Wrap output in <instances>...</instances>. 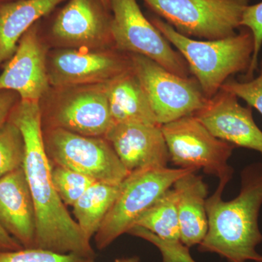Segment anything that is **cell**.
Wrapping results in <instances>:
<instances>
[{"label": "cell", "mask_w": 262, "mask_h": 262, "mask_svg": "<svg viewBox=\"0 0 262 262\" xmlns=\"http://www.w3.org/2000/svg\"><path fill=\"white\" fill-rule=\"evenodd\" d=\"M8 118L18 127L24 138L23 168L35 210V248L94 258L90 241L71 216L53 185L39 101L19 100Z\"/></svg>", "instance_id": "1"}, {"label": "cell", "mask_w": 262, "mask_h": 262, "mask_svg": "<svg viewBox=\"0 0 262 262\" xmlns=\"http://www.w3.org/2000/svg\"><path fill=\"white\" fill-rule=\"evenodd\" d=\"M227 183L207 198L208 229L199 245L201 252L215 253L229 262H262L256 247L262 243L258 215L262 206V163H252L241 172L238 195L224 201L222 193Z\"/></svg>", "instance_id": "2"}, {"label": "cell", "mask_w": 262, "mask_h": 262, "mask_svg": "<svg viewBox=\"0 0 262 262\" xmlns=\"http://www.w3.org/2000/svg\"><path fill=\"white\" fill-rule=\"evenodd\" d=\"M150 21L177 48L207 99L215 96L230 76L247 72L254 51L252 33L247 28L215 40H195L176 31L159 17Z\"/></svg>", "instance_id": "3"}, {"label": "cell", "mask_w": 262, "mask_h": 262, "mask_svg": "<svg viewBox=\"0 0 262 262\" xmlns=\"http://www.w3.org/2000/svg\"><path fill=\"white\" fill-rule=\"evenodd\" d=\"M108 84L51 87L39 101L42 128L104 138L113 124Z\"/></svg>", "instance_id": "4"}, {"label": "cell", "mask_w": 262, "mask_h": 262, "mask_svg": "<svg viewBox=\"0 0 262 262\" xmlns=\"http://www.w3.org/2000/svg\"><path fill=\"white\" fill-rule=\"evenodd\" d=\"M192 168H150L129 173L97 232L95 242L103 250L122 234L127 233L143 213Z\"/></svg>", "instance_id": "5"}, {"label": "cell", "mask_w": 262, "mask_h": 262, "mask_svg": "<svg viewBox=\"0 0 262 262\" xmlns=\"http://www.w3.org/2000/svg\"><path fill=\"white\" fill-rule=\"evenodd\" d=\"M143 1L180 34L206 40L237 34L244 10L250 5V0Z\"/></svg>", "instance_id": "6"}, {"label": "cell", "mask_w": 262, "mask_h": 262, "mask_svg": "<svg viewBox=\"0 0 262 262\" xmlns=\"http://www.w3.org/2000/svg\"><path fill=\"white\" fill-rule=\"evenodd\" d=\"M169 157L182 168L202 169L228 183L234 170L228 164L235 146L215 137L194 115L162 125Z\"/></svg>", "instance_id": "7"}, {"label": "cell", "mask_w": 262, "mask_h": 262, "mask_svg": "<svg viewBox=\"0 0 262 262\" xmlns=\"http://www.w3.org/2000/svg\"><path fill=\"white\" fill-rule=\"evenodd\" d=\"M43 139L53 165L112 184H120L129 174L105 138L80 135L61 128H46L43 129Z\"/></svg>", "instance_id": "8"}, {"label": "cell", "mask_w": 262, "mask_h": 262, "mask_svg": "<svg viewBox=\"0 0 262 262\" xmlns=\"http://www.w3.org/2000/svg\"><path fill=\"white\" fill-rule=\"evenodd\" d=\"M114 47L147 57L172 73L189 77V67L161 32L143 14L136 0H110Z\"/></svg>", "instance_id": "9"}, {"label": "cell", "mask_w": 262, "mask_h": 262, "mask_svg": "<svg viewBox=\"0 0 262 262\" xmlns=\"http://www.w3.org/2000/svg\"><path fill=\"white\" fill-rule=\"evenodd\" d=\"M128 54L160 125L194 115L206 104L208 99L195 79L172 73L147 57Z\"/></svg>", "instance_id": "10"}, {"label": "cell", "mask_w": 262, "mask_h": 262, "mask_svg": "<svg viewBox=\"0 0 262 262\" xmlns=\"http://www.w3.org/2000/svg\"><path fill=\"white\" fill-rule=\"evenodd\" d=\"M52 88L108 83L132 69L130 56L115 48L99 50L57 48L48 51Z\"/></svg>", "instance_id": "11"}, {"label": "cell", "mask_w": 262, "mask_h": 262, "mask_svg": "<svg viewBox=\"0 0 262 262\" xmlns=\"http://www.w3.org/2000/svg\"><path fill=\"white\" fill-rule=\"evenodd\" d=\"M110 13L99 0H68L51 26L52 40L58 48H115Z\"/></svg>", "instance_id": "12"}, {"label": "cell", "mask_w": 262, "mask_h": 262, "mask_svg": "<svg viewBox=\"0 0 262 262\" xmlns=\"http://www.w3.org/2000/svg\"><path fill=\"white\" fill-rule=\"evenodd\" d=\"M48 53L37 22L20 38L15 53L5 63L0 74V91H13L21 100L40 101L51 88Z\"/></svg>", "instance_id": "13"}, {"label": "cell", "mask_w": 262, "mask_h": 262, "mask_svg": "<svg viewBox=\"0 0 262 262\" xmlns=\"http://www.w3.org/2000/svg\"><path fill=\"white\" fill-rule=\"evenodd\" d=\"M238 98L221 89L194 115L215 137L262 155V131L255 123L251 107L239 104Z\"/></svg>", "instance_id": "14"}, {"label": "cell", "mask_w": 262, "mask_h": 262, "mask_svg": "<svg viewBox=\"0 0 262 262\" xmlns=\"http://www.w3.org/2000/svg\"><path fill=\"white\" fill-rule=\"evenodd\" d=\"M161 127L158 124H113L104 138L129 173L165 168L170 157Z\"/></svg>", "instance_id": "15"}, {"label": "cell", "mask_w": 262, "mask_h": 262, "mask_svg": "<svg viewBox=\"0 0 262 262\" xmlns=\"http://www.w3.org/2000/svg\"><path fill=\"white\" fill-rule=\"evenodd\" d=\"M0 225L24 248H35V210L23 167L0 179Z\"/></svg>", "instance_id": "16"}, {"label": "cell", "mask_w": 262, "mask_h": 262, "mask_svg": "<svg viewBox=\"0 0 262 262\" xmlns=\"http://www.w3.org/2000/svg\"><path fill=\"white\" fill-rule=\"evenodd\" d=\"M195 173L186 174L173 185L179 198L181 242L188 248L201 244L208 229L206 208L208 185Z\"/></svg>", "instance_id": "17"}, {"label": "cell", "mask_w": 262, "mask_h": 262, "mask_svg": "<svg viewBox=\"0 0 262 262\" xmlns=\"http://www.w3.org/2000/svg\"><path fill=\"white\" fill-rule=\"evenodd\" d=\"M65 1L16 0L0 5V67L13 56L24 34Z\"/></svg>", "instance_id": "18"}, {"label": "cell", "mask_w": 262, "mask_h": 262, "mask_svg": "<svg viewBox=\"0 0 262 262\" xmlns=\"http://www.w3.org/2000/svg\"><path fill=\"white\" fill-rule=\"evenodd\" d=\"M108 99L113 124L160 125L132 69L108 82Z\"/></svg>", "instance_id": "19"}, {"label": "cell", "mask_w": 262, "mask_h": 262, "mask_svg": "<svg viewBox=\"0 0 262 262\" xmlns=\"http://www.w3.org/2000/svg\"><path fill=\"white\" fill-rule=\"evenodd\" d=\"M122 183H93L73 205V213L86 238L91 241L116 201Z\"/></svg>", "instance_id": "20"}, {"label": "cell", "mask_w": 262, "mask_h": 262, "mask_svg": "<svg viewBox=\"0 0 262 262\" xmlns=\"http://www.w3.org/2000/svg\"><path fill=\"white\" fill-rule=\"evenodd\" d=\"M178 201L177 191L169 189L138 219L134 226L149 231L166 242H181Z\"/></svg>", "instance_id": "21"}, {"label": "cell", "mask_w": 262, "mask_h": 262, "mask_svg": "<svg viewBox=\"0 0 262 262\" xmlns=\"http://www.w3.org/2000/svg\"><path fill=\"white\" fill-rule=\"evenodd\" d=\"M24 153L21 132L8 118L0 125V179L23 167Z\"/></svg>", "instance_id": "22"}, {"label": "cell", "mask_w": 262, "mask_h": 262, "mask_svg": "<svg viewBox=\"0 0 262 262\" xmlns=\"http://www.w3.org/2000/svg\"><path fill=\"white\" fill-rule=\"evenodd\" d=\"M52 164V163H51ZM52 181L65 205L73 206L88 188L96 182L83 174L52 164Z\"/></svg>", "instance_id": "23"}, {"label": "cell", "mask_w": 262, "mask_h": 262, "mask_svg": "<svg viewBox=\"0 0 262 262\" xmlns=\"http://www.w3.org/2000/svg\"><path fill=\"white\" fill-rule=\"evenodd\" d=\"M0 262H95L94 258L77 253H62L39 248L0 251Z\"/></svg>", "instance_id": "24"}, {"label": "cell", "mask_w": 262, "mask_h": 262, "mask_svg": "<svg viewBox=\"0 0 262 262\" xmlns=\"http://www.w3.org/2000/svg\"><path fill=\"white\" fill-rule=\"evenodd\" d=\"M241 27L251 31L254 42L252 60L246 72V80H248L253 78L255 71L257 70L258 57L262 46V2L257 4L249 5L246 8L241 20Z\"/></svg>", "instance_id": "25"}, {"label": "cell", "mask_w": 262, "mask_h": 262, "mask_svg": "<svg viewBox=\"0 0 262 262\" xmlns=\"http://www.w3.org/2000/svg\"><path fill=\"white\" fill-rule=\"evenodd\" d=\"M235 94L251 108H256L262 115V62L259 75L256 78L244 82L228 80L222 89Z\"/></svg>", "instance_id": "26"}, {"label": "cell", "mask_w": 262, "mask_h": 262, "mask_svg": "<svg viewBox=\"0 0 262 262\" xmlns=\"http://www.w3.org/2000/svg\"><path fill=\"white\" fill-rule=\"evenodd\" d=\"M19 100L18 95L13 91H0V125L8 120Z\"/></svg>", "instance_id": "27"}, {"label": "cell", "mask_w": 262, "mask_h": 262, "mask_svg": "<svg viewBox=\"0 0 262 262\" xmlns=\"http://www.w3.org/2000/svg\"><path fill=\"white\" fill-rule=\"evenodd\" d=\"M22 248H24L23 246L0 225V249L3 251H11Z\"/></svg>", "instance_id": "28"}, {"label": "cell", "mask_w": 262, "mask_h": 262, "mask_svg": "<svg viewBox=\"0 0 262 262\" xmlns=\"http://www.w3.org/2000/svg\"><path fill=\"white\" fill-rule=\"evenodd\" d=\"M114 262H139V258L137 256H132V257L117 258Z\"/></svg>", "instance_id": "29"}, {"label": "cell", "mask_w": 262, "mask_h": 262, "mask_svg": "<svg viewBox=\"0 0 262 262\" xmlns=\"http://www.w3.org/2000/svg\"><path fill=\"white\" fill-rule=\"evenodd\" d=\"M99 1L102 3V5L105 7V8H106V10H108V11H110V0H99Z\"/></svg>", "instance_id": "30"}, {"label": "cell", "mask_w": 262, "mask_h": 262, "mask_svg": "<svg viewBox=\"0 0 262 262\" xmlns=\"http://www.w3.org/2000/svg\"><path fill=\"white\" fill-rule=\"evenodd\" d=\"M13 1H16V0H0V5Z\"/></svg>", "instance_id": "31"}]
</instances>
